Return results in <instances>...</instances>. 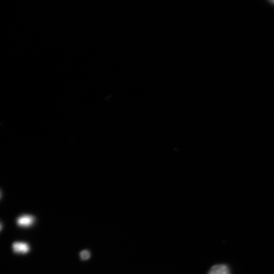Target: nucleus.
I'll use <instances>...</instances> for the list:
<instances>
[{
    "instance_id": "f257e3e1",
    "label": "nucleus",
    "mask_w": 274,
    "mask_h": 274,
    "mask_svg": "<svg viewBox=\"0 0 274 274\" xmlns=\"http://www.w3.org/2000/svg\"><path fill=\"white\" fill-rule=\"evenodd\" d=\"M12 249L15 254H26L30 251V247L27 243L15 242L12 244Z\"/></svg>"
},
{
    "instance_id": "f03ea898",
    "label": "nucleus",
    "mask_w": 274,
    "mask_h": 274,
    "mask_svg": "<svg viewBox=\"0 0 274 274\" xmlns=\"http://www.w3.org/2000/svg\"><path fill=\"white\" fill-rule=\"evenodd\" d=\"M34 217L30 215H24L19 217L17 219L16 223L20 227H29L34 224Z\"/></svg>"
},
{
    "instance_id": "7ed1b4c3",
    "label": "nucleus",
    "mask_w": 274,
    "mask_h": 274,
    "mask_svg": "<svg viewBox=\"0 0 274 274\" xmlns=\"http://www.w3.org/2000/svg\"><path fill=\"white\" fill-rule=\"evenodd\" d=\"M208 274H230L229 268L225 265L220 264L213 266Z\"/></svg>"
},
{
    "instance_id": "20e7f679",
    "label": "nucleus",
    "mask_w": 274,
    "mask_h": 274,
    "mask_svg": "<svg viewBox=\"0 0 274 274\" xmlns=\"http://www.w3.org/2000/svg\"><path fill=\"white\" fill-rule=\"evenodd\" d=\"M80 257L82 260H87L90 257L91 254L89 251L88 250H83L80 253Z\"/></svg>"
},
{
    "instance_id": "39448f33",
    "label": "nucleus",
    "mask_w": 274,
    "mask_h": 274,
    "mask_svg": "<svg viewBox=\"0 0 274 274\" xmlns=\"http://www.w3.org/2000/svg\"><path fill=\"white\" fill-rule=\"evenodd\" d=\"M3 228V225L1 222H0V231L2 230Z\"/></svg>"
},
{
    "instance_id": "423d86ee",
    "label": "nucleus",
    "mask_w": 274,
    "mask_h": 274,
    "mask_svg": "<svg viewBox=\"0 0 274 274\" xmlns=\"http://www.w3.org/2000/svg\"><path fill=\"white\" fill-rule=\"evenodd\" d=\"M1 196H2L1 192H0V199L1 198Z\"/></svg>"
},
{
    "instance_id": "0eeeda50",
    "label": "nucleus",
    "mask_w": 274,
    "mask_h": 274,
    "mask_svg": "<svg viewBox=\"0 0 274 274\" xmlns=\"http://www.w3.org/2000/svg\"><path fill=\"white\" fill-rule=\"evenodd\" d=\"M271 2L274 5V0H273V1H271Z\"/></svg>"
}]
</instances>
